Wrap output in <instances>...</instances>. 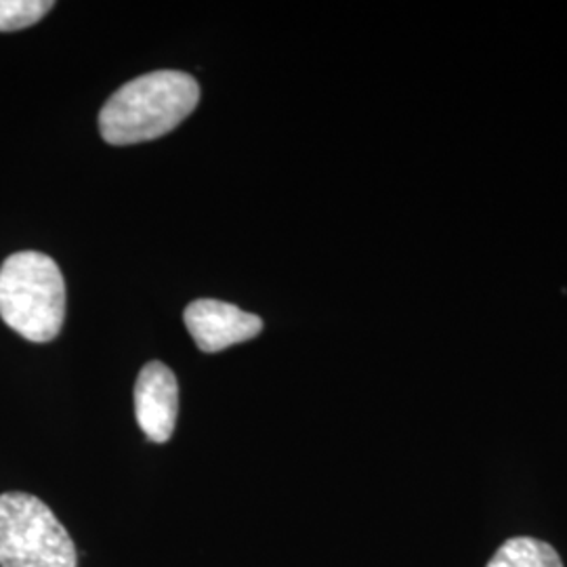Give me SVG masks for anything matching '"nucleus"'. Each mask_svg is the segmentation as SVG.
I'll return each mask as SVG.
<instances>
[{"label": "nucleus", "instance_id": "39448f33", "mask_svg": "<svg viewBox=\"0 0 567 567\" xmlns=\"http://www.w3.org/2000/svg\"><path fill=\"white\" fill-rule=\"evenodd\" d=\"M179 412V385L173 370L163 362L142 368L135 383V416L145 437L166 444L173 437Z\"/></svg>", "mask_w": 567, "mask_h": 567}, {"label": "nucleus", "instance_id": "f257e3e1", "mask_svg": "<svg viewBox=\"0 0 567 567\" xmlns=\"http://www.w3.org/2000/svg\"><path fill=\"white\" fill-rule=\"evenodd\" d=\"M200 102L194 76L161 70L126 82L103 105L100 131L110 145L152 142L175 131Z\"/></svg>", "mask_w": 567, "mask_h": 567}, {"label": "nucleus", "instance_id": "f03ea898", "mask_svg": "<svg viewBox=\"0 0 567 567\" xmlns=\"http://www.w3.org/2000/svg\"><path fill=\"white\" fill-rule=\"evenodd\" d=\"M0 318L32 343H49L60 334L65 318V282L51 257L23 250L2 264Z\"/></svg>", "mask_w": 567, "mask_h": 567}, {"label": "nucleus", "instance_id": "0eeeda50", "mask_svg": "<svg viewBox=\"0 0 567 567\" xmlns=\"http://www.w3.org/2000/svg\"><path fill=\"white\" fill-rule=\"evenodd\" d=\"M55 2L51 0H0V32H16L41 21Z\"/></svg>", "mask_w": 567, "mask_h": 567}, {"label": "nucleus", "instance_id": "7ed1b4c3", "mask_svg": "<svg viewBox=\"0 0 567 567\" xmlns=\"http://www.w3.org/2000/svg\"><path fill=\"white\" fill-rule=\"evenodd\" d=\"M0 567H76V547L55 513L23 492L0 496Z\"/></svg>", "mask_w": 567, "mask_h": 567}, {"label": "nucleus", "instance_id": "423d86ee", "mask_svg": "<svg viewBox=\"0 0 567 567\" xmlns=\"http://www.w3.org/2000/svg\"><path fill=\"white\" fill-rule=\"evenodd\" d=\"M486 567H564L559 553L532 536H515L503 543Z\"/></svg>", "mask_w": 567, "mask_h": 567}, {"label": "nucleus", "instance_id": "20e7f679", "mask_svg": "<svg viewBox=\"0 0 567 567\" xmlns=\"http://www.w3.org/2000/svg\"><path fill=\"white\" fill-rule=\"evenodd\" d=\"M183 320L204 353H217L227 347L250 341L264 330V320L259 316L215 299H200L187 305Z\"/></svg>", "mask_w": 567, "mask_h": 567}]
</instances>
